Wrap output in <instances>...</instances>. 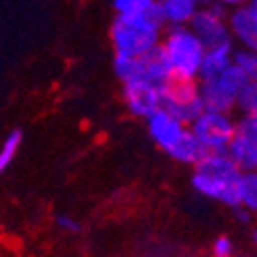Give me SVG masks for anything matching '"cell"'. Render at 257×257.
Segmentation results:
<instances>
[{"label":"cell","instance_id":"obj_1","mask_svg":"<svg viewBox=\"0 0 257 257\" xmlns=\"http://www.w3.org/2000/svg\"><path fill=\"white\" fill-rule=\"evenodd\" d=\"M241 169L237 167L228 153H206L196 165L191 173V187L200 196L210 198L214 202H220L228 208L239 206V183Z\"/></svg>","mask_w":257,"mask_h":257},{"label":"cell","instance_id":"obj_2","mask_svg":"<svg viewBox=\"0 0 257 257\" xmlns=\"http://www.w3.org/2000/svg\"><path fill=\"white\" fill-rule=\"evenodd\" d=\"M163 29L165 25L155 3L148 11L138 15H117L109 29L111 48L115 54L121 56L142 58L157 46H161Z\"/></svg>","mask_w":257,"mask_h":257},{"label":"cell","instance_id":"obj_3","mask_svg":"<svg viewBox=\"0 0 257 257\" xmlns=\"http://www.w3.org/2000/svg\"><path fill=\"white\" fill-rule=\"evenodd\" d=\"M161 48L167 54L175 80H198L206 46L189 25L167 27L161 37Z\"/></svg>","mask_w":257,"mask_h":257},{"label":"cell","instance_id":"obj_4","mask_svg":"<svg viewBox=\"0 0 257 257\" xmlns=\"http://www.w3.org/2000/svg\"><path fill=\"white\" fill-rule=\"evenodd\" d=\"M189 132L200 142L204 153H224L237 132V121L230 113L204 109L189 123Z\"/></svg>","mask_w":257,"mask_h":257},{"label":"cell","instance_id":"obj_5","mask_svg":"<svg viewBox=\"0 0 257 257\" xmlns=\"http://www.w3.org/2000/svg\"><path fill=\"white\" fill-rule=\"evenodd\" d=\"M245 82H247L245 74L234 66V64L216 78L198 80L204 109L232 113L234 107H237V93Z\"/></svg>","mask_w":257,"mask_h":257},{"label":"cell","instance_id":"obj_6","mask_svg":"<svg viewBox=\"0 0 257 257\" xmlns=\"http://www.w3.org/2000/svg\"><path fill=\"white\" fill-rule=\"evenodd\" d=\"M161 107L189 125L204 111V101L200 95L198 80H175L173 78L163 89Z\"/></svg>","mask_w":257,"mask_h":257},{"label":"cell","instance_id":"obj_7","mask_svg":"<svg viewBox=\"0 0 257 257\" xmlns=\"http://www.w3.org/2000/svg\"><path fill=\"white\" fill-rule=\"evenodd\" d=\"M226 17H228V9H224L216 3H208L189 21V29L198 35V39L206 48L220 46V44H232Z\"/></svg>","mask_w":257,"mask_h":257},{"label":"cell","instance_id":"obj_8","mask_svg":"<svg viewBox=\"0 0 257 257\" xmlns=\"http://www.w3.org/2000/svg\"><path fill=\"white\" fill-rule=\"evenodd\" d=\"M161 97H163V89L157 87V84H153L151 80H146V78L121 82L123 105L134 117L146 119L151 113L161 109Z\"/></svg>","mask_w":257,"mask_h":257},{"label":"cell","instance_id":"obj_9","mask_svg":"<svg viewBox=\"0 0 257 257\" xmlns=\"http://www.w3.org/2000/svg\"><path fill=\"white\" fill-rule=\"evenodd\" d=\"M146 127H148L151 138L155 140V144L165 153H169L189 130L187 123L177 119L173 113H169L167 109H163V107L146 117Z\"/></svg>","mask_w":257,"mask_h":257},{"label":"cell","instance_id":"obj_10","mask_svg":"<svg viewBox=\"0 0 257 257\" xmlns=\"http://www.w3.org/2000/svg\"><path fill=\"white\" fill-rule=\"evenodd\" d=\"M155 5L165 27H181L189 25V21L208 5V0H155Z\"/></svg>","mask_w":257,"mask_h":257},{"label":"cell","instance_id":"obj_11","mask_svg":"<svg viewBox=\"0 0 257 257\" xmlns=\"http://www.w3.org/2000/svg\"><path fill=\"white\" fill-rule=\"evenodd\" d=\"M226 21L232 44H237L239 48L257 50V21L245 11V7L230 9Z\"/></svg>","mask_w":257,"mask_h":257},{"label":"cell","instance_id":"obj_12","mask_svg":"<svg viewBox=\"0 0 257 257\" xmlns=\"http://www.w3.org/2000/svg\"><path fill=\"white\" fill-rule=\"evenodd\" d=\"M232 50H234V44H220V46L206 48L198 80L216 78L222 72H226L232 66Z\"/></svg>","mask_w":257,"mask_h":257},{"label":"cell","instance_id":"obj_13","mask_svg":"<svg viewBox=\"0 0 257 257\" xmlns=\"http://www.w3.org/2000/svg\"><path fill=\"white\" fill-rule=\"evenodd\" d=\"M142 76L161 89H165L167 84L173 80V70H171L167 54L163 52L161 46H157L153 52L142 56Z\"/></svg>","mask_w":257,"mask_h":257},{"label":"cell","instance_id":"obj_14","mask_svg":"<svg viewBox=\"0 0 257 257\" xmlns=\"http://www.w3.org/2000/svg\"><path fill=\"white\" fill-rule=\"evenodd\" d=\"M167 155L173 159V161L181 163V165H191V167H194L206 153H204V148L200 146V142L194 138V134L187 130L185 136H183L173 148H171Z\"/></svg>","mask_w":257,"mask_h":257},{"label":"cell","instance_id":"obj_15","mask_svg":"<svg viewBox=\"0 0 257 257\" xmlns=\"http://www.w3.org/2000/svg\"><path fill=\"white\" fill-rule=\"evenodd\" d=\"M237 194H239V206L247 208L249 212H257V169L241 171Z\"/></svg>","mask_w":257,"mask_h":257},{"label":"cell","instance_id":"obj_16","mask_svg":"<svg viewBox=\"0 0 257 257\" xmlns=\"http://www.w3.org/2000/svg\"><path fill=\"white\" fill-rule=\"evenodd\" d=\"M113 72L119 78V82L144 78L142 76V58L115 54V58H113Z\"/></svg>","mask_w":257,"mask_h":257},{"label":"cell","instance_id":"obj_17","mask_svg":"<svg viewBox=\"0 0 257 257\" xmlns=\"http://www.w3.org/2000/svg\"><path fill=\"white\" fill-rule=\"evenodd\" d=\"M23 144V132L21 130H13L7 134V138L0 144V175L13 165L15 157L19 155V148Z\"/></svg>","mask_w":257,"mask_h":257},{"label":"cell","instance_id":"obj_18","mask_svg":"<svg viewBox=\"0 0 257 257\" xmlns=\"http://www.w3.org/2000/svg\"><path fill=\"white\" fill-rule=\"evenodd\" d=\"M232 64L245 74L247 80H257V50H249V48L232 50Z\"/></svg>","mask_w":257,"mask_h":257},{"label":"cell","instance_id":"obj_19","mask_svg":"<svg viewBox=\"0 0 257 257\" xmlns=\"http://www.w3.org/2000/svg\"><path fill=\"white\" fill-rule=\"evenodd\" d=\"M243 115H251L257 111V80H247L237 93V107Z\"/></svg>","mask_w":257,"mask_h":257},{"label":"cell","instance_id":"obj_20","mask_svg":"<svg viewBox=\"0 0 257 257\" xmlns=\"http://www.w3.org/2000/svg\"><path fill=\"white\" fill-rule=\"evenodd\" d=\"M155 0H113L115 15H138L153 7Z\"/></svg>","mask_w":257,"mask_h":257},{"label":"cell","instance_id":"obj_21","mask_svg":"<svg viewBox=\"0 0 257 257\" xmlns=\"http://www.w3.org/2000/svg\"><path fill=\"white\" fill-rule=\"evenodd\" d=\"M234 253V245L228 237H218L212 245V255L214 257H232Z\"/></svg>","mask_w":257,"mask_h":257},{"label":"cell","instance_id":"obj_22","mask_svg":"<svg viewBox=\"0 0 257 257\" xmlns=\"http://www.w3.org/2000/svg\"><path fill=\"white\" fill-rule=\"evenodd\" d=\"M56 222H58V226L62 230H66V232H78L80 230V224L76 222V218L66 216V214H60V216L56 218Z\"/></svg>","mask_w":257,"mask_h":257},{"label":"cell","instance_id":"obj_23","mask_svg":"<svg viewBox=\"0 0 257 257\" xmlns=\"http://www.w3.org/2000/svg\"><path fill=\"white\" fill-rule=\"evenodd\" d=\"M208 3H216V5H220V7H224V9H234V7H243L245 5V0H208Z\"/></svg>","mask_w":257,"mask_h":257},{"label":"cell","instance_id":"obj_24","mask_svg":"<svg viewBox=\"0 0 257 257\" xmlns=\"http://www.w3.org/2000/svg\"><path fill=\"white\" fill-rule=\"evenodd\" d=\"M234 210V214L241 218V222H249V218H251V214L253 212H249L247 208H243V206H237V208H232Z\"/></svg>","mask_w":257,"mask_h":257},{"label":"cell","instance_id":"obj_25","mask_svg":"<svg viewBox=\"0 0 257 257\" xmlns=\"http://www.w3.org/2000/svg\"><path fill=\"white\" fill-rule=\"evenodd\" d=\"M243 7H245V11L257 21V0H245V5H243Z\"/></svg>","mask_w":257,"mask_h":257},{"label":"cell","instance_id":"obj_26","mask_svg":"<svg viewBox=\"0 0 257 257\" xmlns=\"http://www.w3.org/2000/svg\"><path fill=\"white\" fill-rule=\"evenodd\" d=\"M253 241H255V245H257V230L253 232Z\"/></svg>","mask_w":257,"mask_h":257},{"label":"cell","instance_id":"obj_27","mask_svg":"<svg viewBox=\"0 0 257 257\" xmlns=\"http://www.w3.org/2000/svg\"><path fill=\"white\" fill-rule=\"evenodd\" d=\"M251 115H253V117H255V119H257V111H255V113H251Z\"/></svg>","mask_w":257,"mask_h":257}]
</instances>
